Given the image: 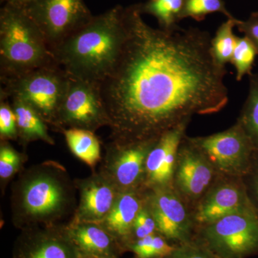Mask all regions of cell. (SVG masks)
<instances>
[{"label": "cell", "instance_id": "obj_16", "mask_svg": "<svg viewBox=\"0 0 258 258\" xmlns=\"http://www.w3.org/2000/svg\"><path fill=\"white\" fill-rule=\"evenodd\" d=\"M79 206L73 220L99 223L111 211L120 191L102 173L76 181Z\"/></svg>", "mask_w": 258, "mask_h": 258}, {"label": "cell", "instance_id": "obj_26", "mask_svg": "<svg viewBox=\"0 0 258 258\" xmlns=\"http://www.w3.org/2000/svg\"><path fill=\"white\" fill-rule=\"evenodd\" d=\"M175 246L157 232L136 240L130 247L135 258H161L170 253Z\"/></svg>", "mask_w": 258, "mask_h": 258}, {"label": "cell", "instance_id": "obj_32", "mask_svg": "<svg viewBox=\"0 0 258 258\" xmlns=\"http://www.w3.org/2000/svg\"><path fill=\"white\" fill-rule=\"evenodd\" d=\"M236 28L252 42L257 50L258 56V12L251 13L246 20H238Z\"/></svg>", "mask_w": 258, "mask_h": 258}, {"label": "cell", "instance_id": "obj_9", "mask_svg": "<svg viewBox=\"0 0 258 258\" xmlns=\"http://www.w3.org/2000/svg\"><path fill=\"white\" fill-rule=\"evenodd\" d=\"M144 205L152 215L157 232L173 245L194 240L195 225L191 209L172 185L145 189Z\"/></svg>", "mask_w": 258, "mask_h": 258}, {"label": "cell", "instance_id": "obj_21", "mask_svg": "<svg viewBox=\"0 0 258 258\" xmlns=\"http://www.w3.org/2000/svg\"><path fill=\"white\" fill-rule=\"evenodd\" d=\"M237 121L247 134L258 156V74L249 76V91Z\"/></svg>", "mask_w": 258, "mask_h": 258}, {"label": "cell", "instance_id": "obj_25", "mask_svg": "<svg viewBox=\"0 0 258 258\" xmlns=\"http://www.w3.org/2000/svg\"><path fill=\"white\" fill-rule=\"evenodd\" d=\"M216 13L223 14L227 19L235 18L226 8L224 0H184L180 18L181 20L190 18L201 22L208 15Z\"/></svg>", "mask_w": 258, "mask_h": 258}, {"label": "cell", "instance_id": "obj_23", "mask_svg": "<svg viewBox=\"0 0 258 258\" xmlns=\"http://www.w3.org/2000/svg\"><path fill=\"white\" fill-rule=\"evenodd\" d=\"M238 20L227 19L217 29L215 37H212L211 50L215 61L222 66L230 62L235 50L237 37L234 34Z\"/></svg>", "mask_w": 258, "mask_h": 258}, {"label": "cell", "instance_id": "obj_20", "mask_svg": "<svg viewBox=\"0 0 258 258\" xmlns=\"http://www.w3.org/2000/svg\"><path fill=\"white\" fill-rule=\"evenodd\" d=\"M71 152L91 168L101 159V143L95 132L83 128L61 130Z\"/></svg>", "mask_w": 258, "mask_h": 258}, {"label": "cell", "instance_id": "obj_18", "mask_svg": "<svg viewBox=\"0 0 258 258\" xmlns=\"http://www.w3.org/2000/svg\"><path fill=\"white\" fill-rule=\"evenodd\" d=\"M66 232L80 253L119 258L125 252L114 237L99 223L71 220Z\"/></svg>", "mask_w": 258, "mask_h": 258}, {"label": "cell", "instance_id": "obj_11", "mask_svg": "<svg viewBox=\"0 0 258 258\" xmlns=\"http://www.w3.org/2000/svg\"><path fill=\"white\" fill-rule=\"evenodd\" d=\"M218 176L203 153L185 135L178 148L172 186L191 210Z\"/></svg>", "mask_w": 258, "mask_h": 258}, {"label": "cell", "instance_id": "obj_31", "mask_svg": "<svg viewBox=\"0 0 258 258\" xmlns=\"http://www.w3.org/2000/svg\"><path fill=\"white\" fill-rule=\"evenodd\" d=\"M247 195L258 215V156L255 155L250 170L242 177Z\"/></svg>", "mask_w": 258, "mask_h": 258}, {"label": "cell", "instance_id": "obj_6", "mask_svg": "<svg viewBox=\"0 0 258 258\" xmlns=\"http://www.w3.org/2000/svg\"><path fill=\"white\" fill-rule=\"evenodd\" d=\"M194 240L219 258H248L258 254V215L245 209L195 230Z\"/></svg>", "mask_w": 258, "mask_h": 258}, {"label": "cell", "instance_id": "obj_10", "mask_svg": "<svg viewBox=\"0 0 258 258\" xmlns=\"http://www.w3.org/2000/svg\"><path fill=\"white\" fill-rule=\"evenodd\" d=\"M25 8L51 51L93 17L84 0H34Z\"/></svg>", "mask_w": 258, "mask_h": 258}, {"label": "cell", "instance_id": "obj_5", "mask_svg": "<svg viewBox=\"0 0 258 258\" xmlns=\"http://www.w3.org/2000/svg\"><path fill=\"white\" fill-rule=\"evenodd\" d=\"M1 81L4 87L0 94L26 102L47 124L53 125L69 81V75L57 62L18 76L1 78Z\"/></svg>", "mask_w": 258, "mask_h": 258}, {"label": "cell", "instance_id": "obj_4", "mask_svg": "<svg viewBox=\"0 0 258 258\" xmlns=\"http://www.w3.org/2000/svg\"><path fill=\"white\" fill-rule=\"evenodd\" d=\"M55 62L41 30L25 7L3 5L0 10L1 78L18 76Z\"/></svg>", "mask_w": 258, "mask_h": 258}, {"label": "cell", "instance_id": "obj_33", "mask_svg": "<svg viewBox=\"0 0 258 258\" xmlns=\"http://www.w3.org/2000/svg\"><path fill=\"white\" fill-rule=\"evenodd\" d=\"M34 0H1L2 3L4 4H11L14 5H18V6L25 7L31 3Z\"/></svg>", "mask_w": 258, "mask_h": 258}, {"label": "cell", "instance_id": "obj_12", "mask_svg": "<svg viewBox=\"0 0 258 258\" xmlns=\"http://www.w3.org/2000/svg\"><path fill=\"white\" fill-rule=\"evenodd\" d=\"M158 139L136 143L112 141L107 146L102 174L120 192L145 189L146 160Z\"/></svg>", "mask_w": 258, "mask_h": 258}, {"label": "cell", "instance_id": "obj_34", "mask_svg": "<svg viewBox=\"0 0 258 258\" xmlns=\"http://www.w3.org/2000/svg\"><path fill=\"white\" fill-rule=\"evenodd\" d=\"M79 258H108L104 257H99V256L91 255V254H86L80 253L79 252Z\"/></svg>", "mask_w": 258, "mask_h": 258}, {"label": "cell", "instance_id": "obj_22", "mask_svg": "<svg viewBox=\"0 0 258 258\" xmlns=\"http://www.w3.org/2000/svg\"><path fill=\"white\" fill-rule=\"evenodd\" d=\"M184 3V0H149L138 5L142 15H152L157 19L161 29L171 30L179 27Z\"/></svg>", "mask_w": 258, "mask_h": 258}, {"label": "cell", "instance_id": "obj_8", "mask_svg": "<svg viewBox=\"0 0 258 258\" xmlns=\"http://www.w3.org/2000/svg\"><path fill=\"white\" fill-rule=\"evenodd\" d=\"M100 85L69 76V84L52 126L95 132L109 125Z\"/></svg>", "mask_w": 258, "mask_h": 258}, {"label": "cell", "instance_id": "obj_19", "mask_svg": "<svg viewBox=\"0 0 258 258\" xmlns=\"http://www.w3.org/2000/svg\"><path fill=\"white\" fill-rule=\"evenodd\" d=\"M12 107L16 115L18 139L26 144L35 141H42L50 145L55 142L49 135L47 123L38 113L26 102L13 97Z\"/></svg>", "mask_w": 258, "mask_h": 258}, {"label": "cell", "instance_id": "obj_2", "mask_svg": "<svg viewBox=\"0 0 258 258\" xmlns=\"http://www.w3.org/2000/svg\"><path fill=\"white\" fill-rule=\"evenodd\" d=\"M124 8L115 5L92 19L52 49L69 76L101 84L113 69L125 35Z\"/></svg>", "mask_w": 258, "mask_h": 258}, {"label": "cell", "instance_id": "obj_27", "mask_svg": "<svg viewBox=\"0 0 258 258\" xmlns=\"http://www.w3.org/2000/svg\"><path fill=\"white\" fill-rule=\"evenodd\" d=\"M23 162L22 154L15 150L8 141H2L0 145V178L11 179L20 169Z\"/></svg>", "mask_w": 258, "mask_h": 258}, {"label": "cell", "instance_id": "obj_24", "mask_svg": "<svg viewBox=\"0 0 258 258\" xmlns=\"http://www.w3.org/2000/svg\"><path fill=\"white\" fill-rule=\"evenodd\" d=\"M257 50L250 40L246 36L237 37L235 50L230 63L235 67L236 80L240 81L245 76L252 74V68Z\"/></svg>", "mask_w": 258, "mask_h": 258}, {"label": "cell", "instance_id": "obj_30", "mask_svg": "<svg viewBox=\"0 0 258 258\" xmlns=\"http://www.w3.org/2000/svg\"><path fill=\"white\" fill-rule=\"evenodd\" d=\"M157 232L156 223L148 209L144 205L140 210L134 222L133 235L134 242L139 239L153 235Z\"/></svg>", "mask_w": 258, "mask_h": 258}, {"label": "cell", "instance_id": "obj_3", "mask_svg": "<svg viewBox=\"0 0 258 258\" xmlns=\"http://www.w3.org/2000/svg\"><path fill=\"white\" fill-rule=\"evenodd\" d=\"M14 225L22 230L57 225L74 206V187L66 170L45 163L24 173L13 189Z\"/></svg>", "mask_w": 258, "mask_h": 258}, {"label": "cell", "instance_id": "obj_15", "mask_svg": "<svg viewBox=\"0 0 258 258\" xmlns=\"http://www.w3.org/2000/svg\"><path fill=\"white\" fill-rule=\"evenodd\" d=\"M189 122L161 136L148 154L145 164V189L172 185L176 154Z\"/></svg>", "mask_w": 258, "mask_h": 258}, {"label": "cell", "instance_id": "obj_13", "mask_svg": "<svg viewBox=\"0 0 258 258\" xmlns=\"http://www.w3.org/2000/svg\"><path fill=\"white\" fill-rule=\"evenodd\" d=\"M249 208L253 207L242 178L219 176L191 210L195 230Z\"/></svg>", "mask_w": 258, "mask_h": 258}, {"label": "cell", "instance_id": "obj_17", "mask_svg": "<svg viewBox=\"0 0 258 258\" xmlns=\"http://www.w3.org/2000/svg\"><path fill=\"white\" fill-rule=\"evenodd\" d=\"M144 191L120 192L111 211L99 222L125 252L130 251L134 242V225L139 212L144 206Z\"/></svg>", "mask_w": 258, "mask_h": 258}, {"label": "cell", "instance_id": "obj_28", "mask_svg": "<svg viewBox=\"0 0 258 258\" xmlns=\"http://www.w3.org/2000/svg\"><path fill=\"white\" fill-rule=\"evenodd\" d=\"M0 138L8 142L18 139L16 115L8 97L3 94H0Z\"/></svg>", "mask_w": 258, "mask_h": 258}, {"label": "cell", "instance_id": "obj_14", "mask_svg": "<svg viewBox=\"0 0 258 258\" xmlns=\"http://www.w3.org/2000/svg\"><path fill=\"white\" fill-rule=\"evenodd\" d=\"M13 258H79L64 225L42 226L22 230Z\"/></svg>", "mask_w": 258, "mask_h": 258}, {"label": "cell", "instance_id": "obj_1", "mask_svg": "<svg viewBox=\"0 0 258 258\" xmlns=\"http://www.w3.org/2000/svg\"><path fill=\"white\" fill-rule=\"evenodd\" d=\"M123 19L121 50L99 86L112 141L158 139L195 115L214 114L227 106V70L214 59L209 32L153 28L138 4L124 8Z\"/></svg>", "mask_w": 258, "mask_h": 258}, {"label": "cell", "instance_id": "obj_29", "mask_svg": "<svg viewBox=\"0 0 258 258\" xmlns=\"http://www.w3.org/2000/svg\"><path fill=\"white\" fill-rule=\"evenodd\" d=\"M161 258H219L203 244L193 240L176 245L167 255Z\"/></svg>", "mask_w": 258, "mask_h": 258}, {"label": "cell", "instance_id": "obj_7", "mask_svg": "<svg viewBox=\"0 0 258 258\" xmlns=\"http://www.w3.org/2000/svg\"><path fill=\"white\" fill-rule=\"evenodd\" d=\"M189 139L219 176L244 177L253 164V147L237 121L220 133Z\"/></svg>", "mask_w": 258, "mask_h": 258}]
</instances>
